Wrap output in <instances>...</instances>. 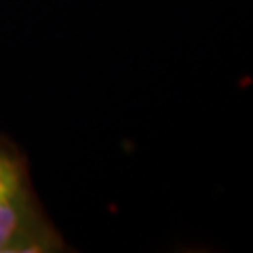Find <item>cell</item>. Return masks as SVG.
<instances>
[{
  "label": "cell",
  "mask_w": 253,
  "mask_h": 253,
  "mask_svg": "<svg viewBox=\"0 0 253 253\" xmlns=\"http://www.w3.org/2000/svg\"><path fill=\"white\" fill-rule=\"evenodd\" d=\"M55 249L61 239L38 209L21 158L0 146V253Z\"/></svg>",
  "instance_id": "obj_1"
}]
</instances>
